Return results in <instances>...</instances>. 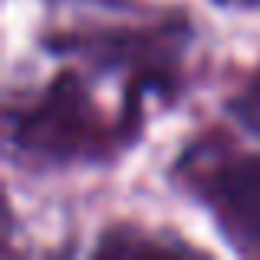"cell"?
Listing matches in <instances>:
<instances>
[{
	"mask_svg": "<svg viewBox=\"0 0 260 260\" xmlns=\"http://www.w3.org/2000/svg\"><path fill=\"white\" fill-rule=\"evenodd\" d=\"M181 250H191V247L181 241L152 237L148 231H139V228H112L99 237L92 254L95 257H139V254H181Z\"/></svg>",
	"mask_w": 260,
	"mask_h": 260,
	"instance_id": "3957f363",
	"label": "cell"
},
{
	"mask_svg": "<svg viewBox=\"0 0 260 260\" xmlns=\"http://www.w3.org/2000/svg\"><path fill=\"white\" fill-rule=\"evenodd\" d=\"M175 178L237 254H260V152L198 139L181 152Z\"/></svg>",
	"mask_w": 260,
	"mask_h": 260,
	"instance_id": "7a4b0ae2",
	"label": "cell"
},
{
	"mask_svg": "<svg viewBox=\"0 0 260 260\" xmlns=\"http://www.w3.org/2000/svg\"><path fill=\"white\" fill-rule=\"evenodd\" d=\"M142 132L139 112L109 115L76 70H63L23 109L7 112V139L26 158L76 165L115 158Z\"/></svg>",
	"mask_w": 260,
	"mask_h": 260,
	"instance_id": "6da1fadb",
	"label": "cell"
},
{
	"mask_svg": "<svg viewBox=\"0 0 260 260\" xmlns=\"http://www.w3.org/2000/svg\"><path fill=\"white\" fill-rule=\"evenodd\" d=\"M228 109H231V115H234L247 132L260 135V76L244 89L241 95H234V99L228 102Z\"/></svg>",
	"mask_w": 260,
	"mask_h": 260,
	"instance_id": "277c9868",
	"label": "cell"
},
{
	"mask_svg": "<svg viewBox=\"0 0 260 260\" xmlns=\"http://www.w3.org/2000/svg\"><path fill=\"white\" fill-rule=\"evenodd\" d=\"M244 7H260V0H241Z\"/></svg>",
	"mask_w": 260,
	"mask_h": 260,
	"instance_id": "5b68a950",
	"label": "cell"
}]
</instances>
